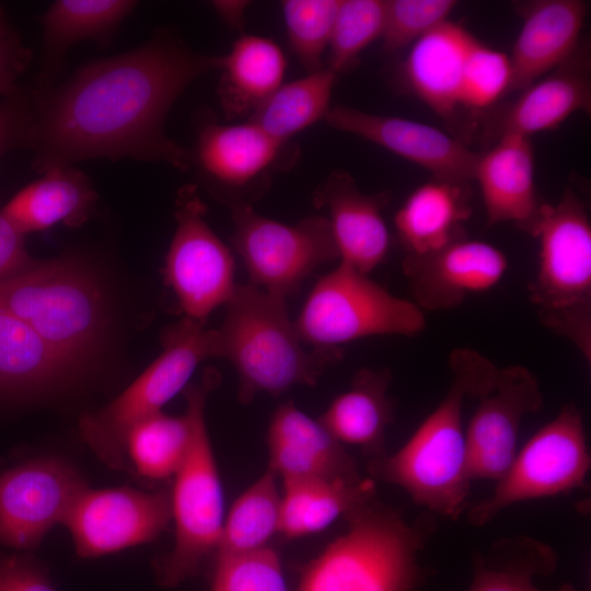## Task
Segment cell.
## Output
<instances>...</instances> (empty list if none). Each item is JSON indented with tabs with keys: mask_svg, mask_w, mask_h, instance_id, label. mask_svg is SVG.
I'll use <instances>...</instances> for the list:
<instances>
[{
	"mask_svg": "<svg viewBox=\"0 0 591 591\" xmlns=\"http://www.w3.org/2000/svg\"><path fill=\"white\" fill-rule=\"evenodd\" d=\"M453 0H386L381 38L386 51L412 46L429 31L448 21Z\"/></svg>",
	"mask_w": 591,
	"mask_h": 591,
	"instance_id": "cell-40",
	"label": "cell"
},
{
	"mask_svg": "<svg viewBox=\"0 0 591 591\" xmlns=\"http://www.w3.org/2000/svg\"><path fill=\"white\" fill-rule=\"evenodd\" d=\"M324 120L421 166L436 181L461 186L474 181L479 153L433 126L339 104L331 106Z\"/></svg>",
	"mask_w": 591,
	"mask_h": 591,
	"instance_id": "cell-17",
	"label": "cell"
},
{
	"mask_svg": "<svg viewBox=\"0 0 591 591\" xmlns=\"http://www.w3.org/2000/svg\"><path fill=\"white\" fill-rule=\"evenodd\" d=\"M33 126V102L21 92L0 103V157L28 144Z\"/></svg>",
	"mask_w": 591,
	"mask_h": 591,
	"instance_id": "cell-41",
	"label": "cell"
},
{
	"mask_svg": "<svg viewBox=\"0 0 591 591\" xmlns=\"http://www.w3.org/2000/svg\"><path fill=\"white\" fill-rule=\"evenodd\" d=\"M475 38L448 20L418 38L402 63L407 89L444 119H453L460 107L465 61Z\"/></svg>",
	"mask_w": 591,
	"mask_h": 591,
	"instance_id": "cell-24",
	"label": "cell"
},
{
	"mask_svg": "<svg viewBox=\"0 0 591 591\" xmlns=\"http://www.w3.org/2000/svg\"><path fill=\"white\" fill-rule=\"evenodd\" d=\"M281 496L269 470L232 505L216 551L217 556L239 555L266 547L279 533Z\"/></svg>",
	"mask_w": 591,
	"mask_h": 591,
	"instance_id": "cell-35",
	"label": "cell"
},
{
	"mask_svg": "<svg viewBox=\"0 0 591 591\" xmlns=\"http://www.w3.org/2000/svg\"><path fill=\"white\" fill-rule=\"evenodd\" d=\"M206 210L196 185L177 190L176 229L164 266L165 281L185 317L201 324L225 305L236 286L231 251L205 220Z\"/></svg>",
	"mask_w": 591,
	"mask_h": 591,
	"instance_id": "cell-12",
	"label": "cell"
},
{
	"mask_svg": "<svg viewBox=\"0 0 591 591\" xmlns=\"http://www.w3.org/2000/svg\"><path fill=\"white\" fill-rule=\"evenodd\" d=\"M451 383L443 399L395 453L369 461L371 478L394 484L433 513L457 519L465 508L471 479L462 412L495 384L499 368L471 348L449 357Z\"/></svg>",
	"mask_w": 591,
	"mask_h": 591,
	"instance_id": "cell-2",
	"label": "cell"
},
{
	"mask_svg": "<svg viewBox=\"0 0 591 591\" xmlns=\"http://www.w3.org/2000/svg\"><path fill=\"white\" fill-rule=\"evenodd\" d=\"M218 68L219 56L198 54L164 30L42 88L32 101L34 169L43 174L82 160L132 158L189 170L192 153L165 132V120L186 88Z\"/></svg>",
	"mask_w": 591,
	"mask_h": 591,
	"instance_id": "cell-1",
	"label": "cell"
},
{
	"mask_svg": "<svg viewBox=\"0 0 591 591\" xmlns=\"http://www.w3.org/2000/svg\"><path fill=\"white\" fill-rule=\"evenodd\" d=\"M96 198L91 179L81 170L69 165L43 173L18 192L2 213L25 235L57 223L83 224Z\"/></svg>",
	"mask_w": 591,
	"mask_h": 591,
	"instance_id": "cell-28",
	"label": "cell"
},
{
	"mask_svg": "<svg viewBox=\"0 0 591 591\" xmlns=\"http://www.w3.org/2000/svg\"><path fill=\"white\" fill-rule=\"evenodd\" d=\"M538 240V266L529 298L542 324L568 339L591 363V223L572 187L555 205L543 204L530 234Z\"/></svg>",
	"mask_w": 591,
	"mask_h": 591,
	"instance_id": "cell-5",
	"label": "cell"
},
{
	"mask_svg": "<svg viewBox=\"0 0 591 591\" xmlns=\"http://www.w3.org/2000/svg\"><path fill=\"white\" fill-rule=\"evenodd\" d=\"M346 531L303 572L298 591H413L424 580L419 553L430 517L408 522L374 498L346 515Z\"/></svg>",
	"mask_w": 591,
	"mask_h": 591,
	"instance_id": "cell-4",
	"label": "cell"
},
{
	"mask_svg": "<svg viewBox=\"0 0 591 591\" xmlns=\"http://www.w3.org/2000/svg\"><path fill=\"white\" fill-rule=\"evenodd\" d=\"M293 323L304 344L336 348L376 335L416 336L426 317L412 300L339 263L316 281Z\"/></svg>",
	"mask_w": 591,
	"mask_h": 591,
	"instance_id": "cell-9",
	"label": "cell"
},
{
	"mask_svg": "<svg viewBox=\"0 0 591 591\" xmlns=\"http://www.w3.org/2000/svg\"><path fill=\"white\" fill-rule=\"evenodd\" d=\"M468 186L432 179L415 188L395 216L405 255H425L466 237Z\"/></svg>",
	"mask_w": 591,
	"mask_h": 591,
	"instance_id": "cell-26",
	"label": "cell"
},
{
	"mask_svg": "<svg viewBox=\"0 0 591 591\" xmlns=\"http://www.w3.org/2000/svg\"><path fill=\"white\" fill-rule=\"evenodd\" d=\"M522 26L514 42L509 93L520 92L566 61L577 49L587 15L581 0L518 2Z\"/></svg>",
	"mask_w": 591,
	"mask_h": 591,
	"instance_id": "cell-22",
	"label": "cell"
},
{
	"mask_svg": "<svg viewBox=\"0 0 591 591\" xmlns=\"http://www.w3.org/2000/svg\"><path fill=\"white\" fill-rule=\"evenodd\" d=\"M589 470L581 412L566 404L517 453L490 496L470 508L468 522L483 526L517 502L586 488Z\"/></svg>",
	"mask_w": 591,
	"mask_h": 591,
	"instance_id": "cell-10",
	"label": "cell"
},
{
	"mask_svg": "<svg viewBox=\"0 0 591 591\" xmlns=\"http://www.w3.org/2000/svg\"><path fill=\"white\" fill-rule=\"evenodd\" d=\"M337 77L325 67L281 84L247 120L275 139L289 142L291 137L325 118Z\"/></svg>",
	"mask_w": 591,
	"mask_h": 591,
	"instance_id": "cell-33",
	"label": "cell"
},
{
	"mask_svg": "<svg viewBox=\"0 0 591 591\" xmlns=\"http://www.w3.org/2000/svg\"><path fill=\"white\" fill-rule=\"evenodd\" d=\"M268 470L283 482L301 479H362L358 464L345 445L318 419L292 402L274 412L268 431Z\"/></svg>",
	"mask_w": 591,
	"mask_h": 591,
	"instance_id": "cell-20",
	"label": "cell"
},
{
	"mask_svg": "<svg viewBox=\"0 0 591 591\" xmlns=\"http://www.w3.org/2000/svg\"><path fill=\"white\" fill-rule=\"evenodd\" d=\"M340 0H285L281 2L292 53L306 73L324 69L333 24Z\"/></svg>",
	"mask_w": 591,
	"mask_h": 591,
	"instance_id": "cell-37",
	"label": "cell"
},
{
	"mask_svg": "<svg viewBox=\"0 0 591 591\" xmlns=\"http://www.w3.org/2000/svg\"><path fill=\"white\" fill-rule=\"evenodd\" d=\"M386 0H340L328 45L327 68L337 76L382 36Z\"/></svg>",
	"mask_w": 591,
	"mask_h": 591,
	"instance_id": "cell-36",
	"label": "cell"
},
{
	"mask_svg": "<svg viewBox=\"0 0 591 591\" xmlns=\"http://www.w3.org/2000/svg\"><path fill=\"white\" fill-rule=\"evenodd\" d=\"M2 16H3V11H2V8L0 5V21H2Z\"/></svg>",
	"mask_w": 591,
	"mask_h": 591,
	"instance_id": "cell-46",
	"label": "cell"
},
{
	"mask_svg": "<svg viewBox=\"0 0 591 591\" xmlns=\"http://www.w3.org/2000/svg\"><path fill=\"white\" fill-rule=\"evenodd\" d=\"M76 369L30 326L0 306V392L43 389Z\"/></svg>",
	"mask_w": 591,
	"mask_h": 591,
	"instance_id": "cell-32",
	"label": "cell"
},
{
	"mask_svg": "<svg viewBox=\"0 0 591 591\" xmlns=\"http://www.w3.org/2000/svg\"><path fill=\"white\" fill-rule=\"evenodd\" d=\"M218 382V373L207 370L200 384L185 389L187 408L193 417L188 452L174 475L171 493L175 544L159 563L161 583L174 587L193 576L201 561L217 551L224 523L221 479L205 422L208 392Z\"/></svg>",
	"mask_w": 591,
	"mask_h": 591,
	"instance_id": "cell-8",
	"label": "cell"
},
{
	"mask_svg": "<svg viewBox=\"0 0 591 591\" xmlns=\"http://www.w3.org/2000/svg\"><path fill=\"white\" fill-rule=\"evenodd\" d=\"M375 497V480L302 479L283 483L279 533L298 538L322 531Z\"/></svg>",
	"mask_w": 591,
	"mask_h": 591,
	"instance_id": "cell-30",
	"label": "cell"
},
{
	"mask_svg": "<svg viewBox=\"0 0 591 591\" xmlns=\"http://www.w3.org/2000/svg\"><path fill=\"white\" fill-rule=\"evenodd\" d=\"M287 60L273 39L241 34L219 56L218 97L228 118L251 117L282 84Z\"/></svg>",
	"mask_w": 591,
	"mask_h": 591,
	"instance_id": "cell-27",
	"label": "cell"
},
{
	"mask_svg": "<svg viewBox=\"0 0 591 591\" xmlns=\"http://www.w3.org/2000/svg\"><path fill=\"white\" fill-rule=\"evenodd\" d=\"M172 519L171 494L134 488L85 487L63 524L77 553L95 557L153 541Z\"/></svg>",
	"mask_w": 591,
	"mask_h": 591,
	"instance_id": "cell-14",
	"label": "cell"
},
{
	"mask_svg": "<svg viewBox=\"0 0 591 591\" xmlns=\"http://www.w3.org/2000/svg\"><path fill=\"white\" fill-rule=\"evenodd\" d=\"M31 50L18 34L0 21V93L12 96L19 92V77L26 70Z\"/></svg>",
	"mask_w": 591,
	"mask_h": 591,
	"instance_id": "cell-42",
	"label": "cell"
},
{
	"mask_svg": "<svg viewBox=\"0 0 591 591\" xmlns=\"http://www.w3.org/2000/svg\"><path fill=\"white\" fill-rule=\"evenodd\" d=\"M289 142L268 135L252 121L207 123L198 131L192 166L232 208L250 201L268 187L271 174L288 165Z\"/></svg>",
	"mask_w": 591,
	"mask_h": 591,
	"instance_id": "cell-13",
	"label": "cell"
},
{
	"mask_svg": "<svg viewBox=\"0 0 591 591\" xmlns=\"http://www.w3.org/2000/svg\"><path fill=\"white\" fill-rule=\"evenodd\" d=\"M86 487L80 475L56 459H37L0 475V543L18 549L36 546L63 523Z\"/></svg>",
	"mask_w": 591,
	"mask_h": 591,
	"instance_id": "cell-16",
	"label": "cell"
},
{
	"mask_svg": "<svg viewBox=\"0 0 591 591\" xmlns=\"http://www.w3.org/2000/svg\"><path fill=\"white\" fill-rule=\"evenodd\" d=\"M465 428L471 480H499L517 455L523 418L541 409L536 376L524 366L499 368L494 386L479 398Z\"/></svg>",
	"mask_w": 591,
	"mask_h": 591,
	"instance_id": "cell-15",
	"label": "cell"
},
{
	"mask_svg": "<svg viewBox=\"0 0 591 591\" xmlns=\"http://www.w3.org/2000/svg\"><path fill=\"white\" fill-rule=\"evenodd\" d=\"M391 380L389 370L357 371L349 390L339 394L318 418L339 442L359 447L369 461L387 454L385 432L394 418L387 396Z\"/></svg>",
	"mask_w": 591,
	"mask_h": 591,
	"instance_id": "cell-25",
	"label": "cell"
},
{
	"mask_svg": "<svg viewBox=\"0 0 591 591\" xmlns=\"http://www.w3.org/2000/svg\"><path fill=\"white\" fill-rule=\"evenodd\" d=\"M0 591H54L46 578L21 558L0 559Z\"/></svg>",
	"mask_w": 591,
	"mask_h": 591,
	"instance_id": "cell-44",
	"label": "cell"
},
{
	"mask_svg": "<svg viewBox=\"0 0 591 591\" xmlns=\"http://www.w3.org/2000/svg\"><path fill=\"white\" fill-rule=\"evenodd\" d=\"M0 306L76 368L95 352L106 325L101 288L69 258L38 260L32 269L0 282Z\"/></svg>",
	"mask_w": 591,
	"mask_h": 591,
	"instance_id": "cell-6",
	"label": "cell"
},
{
	"mask_svg": "<svg viewBox=\"0 0 591 591\" xmlns=\"http://www.w3.org/2000/svg\"><path fill=\"white\" fill-rule=\"evenodd\" d=\"M211 591H287L274 549L217 556Z\"/></svg>",
	"mask_w": 591,
	"mask_h": 591,
	"instance_id": "cell-39",
	"label": "cell"
},
{
	"mask_svg": "<svg viewBox=\"0 0 591 591\" xmlns=\"http://www.w3.org/2000/svg\"><path fill=\"white\" fill-rule=\"evenodd\" d=\"M192 436L193 417L188 408L183 416L159 412L129 430L125 442L126 460L142 477L169 478L181 467Z\"/></svg>",
	"mask_w": 591,
	"mask_h": 591,
	"instance_id": "cell-34",
	"label": "cell"
},
{
	"mask_svg": "<svg viewBox=\"0 0 591 591\" xmlns=\"http://www.w3.org/2000/svg\"><path fill=\"white\" fill-rule=\"evenodd\" d=\"M510 57L474 39L464 67L460 107L485 109L509 93Z\"/></svg>",
	"mask_w": 591,
	"mask_h": 591,
	"instance_id": "cell-38",
	"label": "cell"
},
{
	"mask_svg": "<svg viewBox=\"0 0 591 591\" xmlns=\"http://www.w3.org/2000/svg\"><path fill=\"white\" fill-rule=\"evenodd\" d=\"M403 273L412 301L422 311L460 306L465 299L495 287L508 270V258L496 246L466 237L425 255H405Z\"/></svg>",
	"mask_w": 591,
	"mask_h": 591,
	"instance_id": "cell-18",
	"label": "cell"
},
{
	"mask_svg": "<svg viewBox=\"0 0 591 591\" xmlns=\"http://www.w3.org/2000/svg\"><path fill=\"white\" fill-rule=\"evenodd\" d=\"M385 192L362 193L346 171H332L315 190L313 202L327 210L339 263L369 275L386 257L390 233L382 210Z\"/></svg>",
	"mask_w": 591,
	"mask_h": 591,
	"instance_id": "cell-19",
	"label": "cell"
},
{
	"mask_svg": "<svg viewBox=\"0 0 591 591\" xmlns=\"http://www.w3.org/2000/svg\"><path fill=\"white\" fill-rule=\"evenodd\" d=\"M246 2L243 1H216L213 7L222 20L234 28H242Z\"/></svg>",
	"mask_w": 591,
	"mask_h": 591,
	"instance_id": "cell-45",
	"label": "cell"
},
{
	"mask_svg": "<svg viewBox=\"0 0 591 591\" xmlns=\"http://www.w3.org/2000/svg\"><path fill=\"white\" fill-rule=\"evenodd\" d=\"M162 346L160 356L119 396L79 420L83 440L112 468L126 465L129 430L161 412L186 386L201 361L217 358V331L184 317L163 331Z\"/></svg>",
	"mask_w": 591,
	"mask_h": 591,
	"instance_id": "cell-7",
	"label": "cell"
},
{
	"mask_svg": "<svg viewBox=\"0 0 591 591\" xmlns=\"http://www.w3.org/2000/svg\"><path fill=\"white\" fill-rule=\"evenodd\" d=\"M474 181L479 185L487 224L510 222L531 234L542 202L535 186L534 152L530 137L507 134L479 154Z\"/></svg>",
	"mask_w": 591,
	"mask_h": 591,
	"instance_id": "cell-23",
	"label": "cell"
},
{
	"mask_svg": "<svg viewBox=\"0 0 591 591\" xmlns=\"http://www.w3.org/2000/svg\"><path fill=\"white\" fill-rule=\"evenodd\" d=\"M494 116L496 140L507 134L530 137L557 128L576 112L591 109V62L587 42L561 65L536 80Z\"/></svg>",
	"mask_w": 591,
	"mask_h": 591,
	"instance_id": "cell-21",
	"label": "cell"
},
{
	"mask_svg": "<svg viewBox=\"0 0 591 591\" xmlns=\"http://www.w3.org/2000/svg\"><path fill=\"white\" fill-rule=\"evenodd\" d=\"M233 245L251 283L287 299L321 265L339 259L326 216L282 223L250 206L232 208Z\"/></svg>",
	"mask_w": 591,
	"mask_h": 591,
	"instance_id": "cell-11",
	"label": "cell"
},
{
	"mask_svg": "<svg viewBox=\"0 0 591 591\" xmlns=\"http://www.w3.org/2000/svg\"><path fill=\"white\" fill-rule=\"evenodd\" d=\"M137 5L131 0H57L42 16L40 86L51 85L67 51L84 40L107 47Z\"/></svg>",
	"mask_w": 591,
	"mask_h": 591,
	"instance_id": "cell-29",
	"label": "cell"
},
{
	"mask_svg": "<svg viewBox=\"0 0 591 591\" xmlns=\"http://www.w3.org/2000/svg\"><path fill=\"white\" fill-rule=\"evenodd\" d=\"M556 552L544 542L526 535L501 538L486 553H476L468 591H545L536 577H546L557 567ZM553 591H577L566 582Z\"/></svg>",
	"mask_w": 591,
	"mask_h": 591,
	"instance_id": "cell-31",
	"label": "cell"
},
{
	"mask_svg": "<svg viewBox=\"0 0 591 591\" xmlns=\"http://www.w3.org/2000/svg\"><path fill=\"white\" fill-rule=\"evenodd\" d=\"M287 299L252 283L237 285L217 331V358L231 362L239 376V399L257 393L280 395L296 385H314L343 351L304 348L287 310Z\"/></svg>",
	"mask_w": 591,
	"mask_h": 591,
	"instance_id": "cell-3",
	"label": "cell"
},
{
	"mask_svg": "<svg viewBox=\"0 0 591 591\" xmlns=\"http://www.w3.org/2000/svg\"><path fill=\"white\" fill-rule=\"evenodd\" d=\"M24 234L0 212V282L12 279L37 263L25 247Z\"/></svg>",
	"mask_w": 591,
	"mask_h": 591,
	"instance_id": "cell-43",
	"label": "cell"
}]
</instances>
